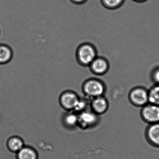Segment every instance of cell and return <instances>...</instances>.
<instances>
[{
  "label": "cell",
  "instance_id": "5",
  "mask_svg": "<svg viewBox=\"0 0 159 159\" xmlns=\"http://www.w3.org/2000/svg\"><path fill=\"white\" fill-rule=\"evenodd\" d=\"M141 119L148 125L159 122V106L148 103L141 107Z\"/></svg>",
  "mask_w": 159,
  "mask_h": 159
},
{
  "label": "cell",
  "instance_id": "17",
  "mask_svg": "<svg viewBox=\"0 0 159 159\" xmlns=\"http://www.w3.org/2000/svg\"><path fill=\"white\" fill-rule=\"evenodd\" d=\"M152 79L155 84H159V67L153 70L152 73Z\"/></svg>",
  "mask_w": 159,
  "mask_h": 159
},
{
  "label": "cell",
  "instance_id": "7",
  "mask_svg": "<svg viewBox=\"0 0 159 159\" xmlns=\"http://www.w3.org/2000/svg\"><path fill=\"white\" fill-rule=\"evenodd\" d=\"M90 106L91 110L100 116L105 114L108 110L109 103L104 96H102L91 99Z\"/></svg>",
  "mask_w": 159,
  "mask_h": 159
},
{
  "label": "cell",
  "instance_id": "14",
  "mask_svg": "<svg viewBox=\"0 0 159 159\" xmlns=\"http://www.w3.org/2000/svg\"><path fill=\"white\" fill-rule=\"evenodd\" d=\"M64 124L67 127L72 128L78 125V115L76 113L66 114L63 119Z\"/></svg>",
  "mask_w": 159,
  "mask_h": 159
},
{
  "label": "cell",
  "instance_id": "3",
  "mask_svg": "<svg viewBox=\"0 0 159 159\" xmlns=\"http://www.w3.org/2000/svg\"><path fill=\"white\" fill-rule=\"evenodd\" d=\"M128 99L133 106L142 107L149 103L148 90L140 86L133 88L129 92Z\"/></svg>",
  "mask_w": 159,
  "mask_h": 159
},
{
  "label": "cell",
  "instance_id": "18",
  "mask_svg": "<svg viewBox=\"0 0 159 159\" xmlns=\"http://www.w3.org/2000/svg\"><path fill=\"white\" fill-rule=\"evenodd\" d=\"M87 1V0H70L71 2H73L74 4H78V5L83 4Z\"/></svg>",
  "mask_w": 159,
  "mask_h": 159
},
{
  "label": "cell",
  "instance_id": "4",
  "mask_svg": "<svg viewBox=\"0 0 159 159\" xmlns=\"http://www.w3.org/2000/svg\"><path fill=\"white\" fill-rule=\"evenodd\" d=\"M99 115L85 110L78 115V125L83 129L93 128L99 124Z\"/></svg>",
  "mask_w": 159,
  "mask_h": 159
},
{
  "label": "cell",
  "instance_id": "19",
  "mask_svg": "<svg viewBox=\"0 0 159 159\" xmlns=\"http://www.w3.org/2000/svg\"><path fill=\"white\" fill-rule=\"evenodd\" d=\"M133 1H134L135 2H142L146 1L147 0H133Z\"/></svg>",
  "mask_w": 159,
  "mask_h": 159
},
{
  "label": "cell",
  "instance_id": "15",
  "mask_svg": "<svg viewBox=\"0 0 159 159\" xmlns=\"http://www.w3.org/2000/svg\"><path fill=\"white\" fill-rule=\"evenodd\" d=\"M124 2V0H101L103 6L110 10L119 8L122 5Z\"/></svg>",
  "mask_w": 159,
  "mask_h": 159
},
{
  "label": "cell",
  "instance_id": "16",
  "mask_svg": "<svg viewBox=\"0 0 159 159\" xmlns=\"http://www.w3.org/2000/svg\"><path fill=\"white\" fill-rule=\"evenodd\" d=\"M87 105V102L85 100L80 98V101L77 104L74 111H78V112H82V111L85 110Z\"/></svg>",
  "mask_w": 159,
  "mask_h": 159
},
{
  "label": "cell",
  "instance_id": "8",
  "mask_svg": "<svg viewBox=\"0 0 159 159\" xmlns=\"http://www.w3.org/2000/svg\"><path fill=\"white\" fill-rule=\"evenodd\" d=\"M145 137L149 144L159 148V122L148 125L145 131Z\"/></svg>",
  "mask_w": 159,
  "mask_h": 159
},
{
  "label": "cell",
  "instance_id": "11",
  "mask_svg": "<svg viewBox=\"0 0 159 159\" xmlns=\"http://www.w3.org/2000/svg\"><path fill=\"white\" fill-rule=\"evenodd\" d=\"M16 154V159H39L38 152L30 146L25 145Z\"/></svg>",
  "mask_w": 159,
  "mask_h": 159
},
{
  "label": "cell",
  "instance_id": "9",
  "mask_svg": "<svg viewBox=\"0 0 159 159\" xmlns=\"http://www.w3.org/2000/svg\"><path fill=\"white\" fill-rule=\"evenodd\" d=\"M89 67L91 71L95 75H103L108 70L109 64L106 58L97 57L89 66Z\"/></svg>",
  "mask_w": 159,
  "mask_h": 159
},
{
  "label": "cell",
  "instance_id": "2",
  "mask_svg": "<svg viewBox=\"0 0 159 159\" xmlns=\"http://www.w3.org/2000/svg\"><path fill=\"white\" fill-rule=\"evenodd\" d=\"M82 90L85 96L92 99L104 96L106 92V87L102 81L95 78H91L84 82Z\"/></svg>",
  "mask_w": 159,
  "mask_h": 159
},
{
  "label": "cell",
  "instance_id": "1",
  "mask_svg": "<svg viewBox=\"0 0 159 159\" xmlns=\"http://www.w3.org/2000/svg\"><path fill=\"white\" fill-rule=\"evenodd\" d=\"M97 57L96 49L91 43H83L77 48L76 59L79 64L83 66L89 67Z\"/></svg>",
  "mask_w": 159,
  "mask_h": 159
},
{
  "label": "cell",
  "instance_id": "10",
  "mask_svg": "<svg viewBox=\"0 0 159 159\" xmlns=\"http://www.w3.org/2000/svg\"><path fill=\"white\" fill-rule=\"evenodd\" d=\"M25 146L23 139L18 136H12L9 138L7 141V148L13 153H17Z\"/></svg>",
  "mask_w": 159,
  "mask_h": 159
},
{
  "label": "cell",
  "instance_id": "6",
  "mask_svg": "<svg viewBox=\"0 0 159 159\" xmlns=\"http://www.w3.org/2000/svg\"><path fill=\"white\" fill-rule=\"evenodd\" d=\"M80 97L77 93L70 90L63 92L59 97L60 106L68 111H74L80 100Z\"/></svg>",
  "mask_w": 159,
  "mask_h": 159
},
{
  "label": "cell",
  "instance_id": "13",
  "mask_svg": "<svg viewBox=\"0 0 159 159\" xmlns=\"http://www.w3.org/2000/svg\"><path fill=\"white\" fill-rule=\"evenodd\" d=\"M149 103L159 106V84H154L148 90Z\"/></svg>",
  "mask_w": 159,
  "mask_h": 159
},
{
  "label": "cell",
  "instance_id": "12",
  "mask_svg": "<svg viewBox=\"0 0 159 159\" xmlns=\"http://www.w3.org/2000/svg\"><path fill=\"white\" fill-rule=\"evenodd\" d=\"M13 52L11 48L6 44H0V65L8 64L12 59Z\"/></svg>",
  "mask_w": 159,
  "mask_h": 159
}]
</instances>
